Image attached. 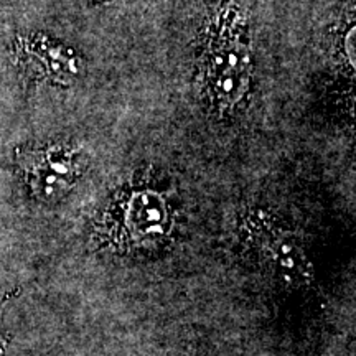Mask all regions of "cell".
I'll list each match as a JSON object with an SVG mask.
<instances>
[{"instance_id": "1", "label": "cell", "mask_w": 356, "mask_h": 356, "mask_svg": "<svg viewBox=\"0 0 356 356\" xmlns=\"http://www.w3.org/2000/svg\"><path fill=\"white\" fill-rule=\"evenodd\" d=\"M241 12L231 6L211 26L202 55L204 96L221 113L243 104L251 86V56L246 42V24Z\"/></svg>"}, {"instance_id": "2", "label": "cell", "mask_w": 356, "mask_h": 356, "mask_svg": "<svg viewBox=\"0 0 356 356\" xmlns=\"http://www.w3.org/2000/svg\"><path fill=\"white\" fill-rule=\"evenodd\" d=\"M17 162L30 188L42 200H56L73 188L79 177L76 154L65 145L22 150Z\"/></svg>"}, {"instance_id": "3", "label": "cell", "mask_w": 356, "mask_h": 356, "mask_svg": "<svg viewBox=\"0 0 356 356\" xmlns=\"http://www.w3.org/2000/svg\"><path fill=\"white\" fill-rule=\"evenodd\" d=\"M20 58L35 76L56 83H73L81 74V60L71 48L61 47L47 38L26 40L20 48Z\"/></svg>"}, {"instance_id": "4", "label": "cell", "mask_w": 356, "mask_h": 356, "mask_svg": "<svg viewBox=\"0 0 356 356\" xmlns=\"http://www.w3.org/2000/svg\"><path fill=\"white\" fill-rule=\"evenodd\" d=\"M121 215L129 233L136 238L162 234L167 229L168 204L155 190H134L124 198Z\"/></svg>"}, {"instance_id": "5", "label": "cell", "mask_w": 356, "mask_h": 356, "mask_svg": "<svg viewBox=\"0 0 356 356\" xmlns=\"http://www.w3.org/2000/svg\"><path fill=\"white\" fill-rule=\"evenodd\" d=\"M91 2H97V3H99V2H108V0H91Z\"/></svg>"}]
</instances>
